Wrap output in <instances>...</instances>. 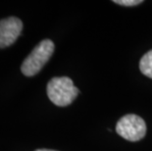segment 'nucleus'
Instances as JSON below:
<instances>
[{
    "label": "nucleus",
    "instance_id": "obj_7",
    "mask_svg": "<svg viewBox=\"0 0 152 151\" xmlns=\"http://www.w3.org/2000/svg\"><path fill=\"white\" fill-rule=\"evenodd\" d=\"M35 151H55V150H50V149H38Z\"/></svg>",
    "mask_w": 152,
    "mask_h": 151
},
{
    "label": "nucleus",
    "instance_id": "obj_2",
    "mask_svg": "<svg viewBox=\"0 0 152 151\" xmlns=\"http://www.w3.org/2000/svg\"><path fill=\"white\" fill-rule=\"evenodd\" d=\"M54 51V43L49 39L40 41L34 48L31 53L24 60L21 70L22 73L27 77H33L43 68L52 56Z\"/></svg>",
    "mask_w": 152,
    "mask_h": 151
},
{
    "label": "nucleus",
    "instance_id": "obj_6",
    "mask_svg": "<svg viewBox=\"0 0 152 151\" xmlns=\"http://www.w3.org/2000/svg\"><path fill=\"white\" fill-rule=\"evenodd\" d=\"M114 3L122 6H135L142 3L141 0H115Z\"/></svg>",
    "mask_w": 152,
    "mask_h": 151
},
{
    "label": "nucleus",
    "instance_id": "obj_4",
    "mask_svg": "<svg viewBox=\"0 0 152 151\" xmlns=\"http://www.w3.org/2000/svg\"><path fill=\"white\" fill-rule=\"evenodd\" d=\"M22 30V21L16 17L6 18L0 21V48L12 45L21 34Z\"/></svg>",
    "mask_w": 152,
    "mask_h": 151
},
{
    "label": "nucleus",
    "instance_id": "obj_5",
    "mask_svg": "<svg viewBox=\"0 0 152 151\" xmlns=\"http://www.w3.org/2000/svg\"><path fill=\"white\" fill-rule=\"evenodd\" d=\"M140 69L143 75L152 79V50L148 51L140 59Z\"/></svg>",
    "mask_w": 152,
    "mask_h": 151
},
{
    "label": "nucleus",
    "instance_id": "obj_1",
    "mask_svg": "<svg viewBox=\"0 0 152 151\" xmlns=\"http://www.w3.org/2000/svg\"><path fill=\"white\" fill-rule=\"evenodd\" d=\"M79 94V89L68 77H56L47 85V95L52 103L64 107L70 105Z\"/></svg>",
    "mask_w": 152,
    "mask_h": 151
},
{
    "label": "nucleus",
    "instance_id": "obj_3",
    "mask_svg": "<svg viewBox=\"0 0 152 151\" xmlns=\"http://www.w3.org/2000/svg\"><path fill=\"white\" fill-rule=\"evenodd\" d=\"M116 131L123 139L130 141H137L146 133V125L143 119L134 114H128L118 121Z\"/></svg>",
    "mask_w": 152,
    "mask_h": 151
}]
</instances>
